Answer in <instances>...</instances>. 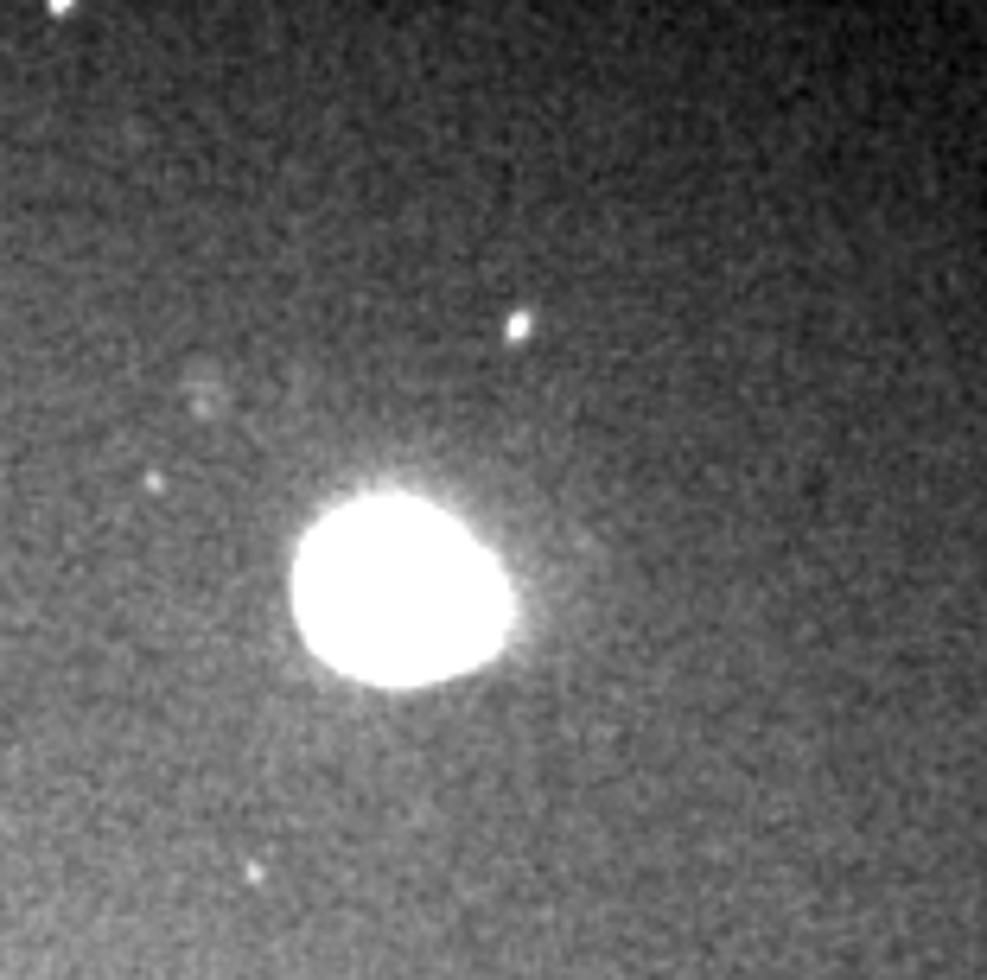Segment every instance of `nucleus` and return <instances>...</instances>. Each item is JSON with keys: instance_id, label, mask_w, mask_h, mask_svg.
Returning a JSON list of instances; mask_svg holds the SVG:
<instances>
[{"instance_id": "1", "label": "nucleus", "mask_w": 987, "mask_h": 980, "mask_svg": "<svg viewBox=\"0 0 987 980\" xmlns=\"http://www.w3.org/2000/svg\"><path fill=\"white\" fill-rule=\"evenodd\" d=\"M313 650L370 681H434L504 643L510 592L478 541L427 503H357L300 554Z\"/></svg>"}]
</instances>
